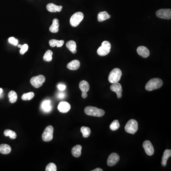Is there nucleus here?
I'll list each match as a JSON object with an SVG mask.
<instances>
[{"label": "nucleus", "mask_w": 171, "mask_h": 171, "mask_svg": "<svg viewBox=\"0 0 171 171\" xmlns=\"http://www.w3.org/2000/svg\"><path fill=\"white\" fill-rule=\"evenodd\" d=\"M85 114L91 116L101 117L105 115V112L104 110L99 109L96 107L88 106L84 109Z\"/></svg>", "instance_id": "nucleus-1"}, {"label": "nucleus", "mask_w": 171, "mask_h": 171, "mask_svg": "<svg viewBox=\"0 0 171 171\" xmlns=\"http://www.w3.org/2000/svg\"><path fill=\"white\" fill-rule=\"evenodd\" d=\"M163 85V81L160 78H153L148 81L145 85V89L152 91L161 88Z\"/></svg>", "instance_id": "nucleus-2"}, {"label": "nucleus", "mask_w": 171, "mask_h": 171, "mask_svg": "<svg viewBox=\"0 0 171 171\" xmlns=\"http://www.w3.org/2000/svg\"><path fill=\"white\" fill-rule=\"evenodd\" d=\"M122 71L119 68H114L110 73L108 76V81L112 84L119 82L122 76Z\"/></svg>", "instance_id": "nucleus-3"}, {"label": "nucleus", "mask_w": 171, "mask_h": 171, "mask_svg": "<svg viewBox=\"0 0 171 171\" xmlns=\"http://www.w3.org/2000/svg\"><path fill=\"white\" fill-rule=\"evenodd\" d=\"M111 45L108 41H104L102 43L101 45L97 50L98 55L101 56H105L107 55L111 50Z\"/></svg>", "instance_id": "nucleus-4"}, {"label": "nucleus", "mask_w": 171, "mask_h": 171, "mask_svg": "<svg viewBox=\"0 0 171 171\" xmlns=\"http://www.w3.org/2000/svg\"><path fill=\"white\" fill-rule=\"evenodd\" d=\"M125 129L127 133L134 134L138 130V123L135 119H130L126 124Z\"/></svg>", "instance_id": "nucleus-5"}, {"label": "nucleus", "mask_w": 171, "mask_h": 171, "mask_svg": "<svg viewBox=\"0 0 171 171\" xmlns=\"http://www.w3.org/2000/svg\"><path fill=\"white\" fill-rule=\"evenodd\" d=\"M84 19V14L81 12H77L72 15L70 19V24L73 27H76L80 24Z\"/></svg>", "instance_id": "nucleus-6"}, {"label": "nucleus", "mask_w": 171, "mask_h": 171, "mask_svg": "<svg viewBox=\"0 0 171 171\" xmlns=\"http://www.w3.org/2000/svg\"><path fill=\"white\" fill-rule=\"evenodd\" d=\"M45 81V77L43 75L35 76L30 79V84L34 88L38 89L41 87Z\"/></svg>", "instance_id": "nucleus-7"}, {"label": "nucleus", "mask_w": 171, "mask_h": 171, "mask_svg": "<svg viewBox=\"0 0 171 171\" xmlns=\"http://www.w3.org/2000/svg\"><path fill=\"white\" fill-rule=\"evenodd\" d=\"M54 128L51 126H49L46 127L44 132L42 135V139L44 142L51 141L53 137Z\"/></svg>", "instance_id": "nucleus-8"}, {"label": "nucleus", "mask_w": 171, "mask_h": 171, "mask_svg": "<svg viewBox=\"0 0 171 171\" xmlns=\"http://www.w3.org/2000/svg\"><path fill=\"white\" fill-rule=\"evenodd\" d=\"M156 16L163 19L170 20L171 19V10L170 9H162L156 12Z\"/></svg>", "instance_id": "nucleus-9"}, {"label": "nucleus", "mask_w": 171, "mask_h": 171, "mask_svg": "<svg viewBox=\"0 0 171 171\" xmlns=\"http://www.w3.org/2000/svg\"><path fill=\"white\" fill-rule=\"evenodd\" d=\"M120 159L118 153H112L109 156H108L107 164L109 166H115L118 162Z\"/></svg>", "instance_id": "nucleus-10"}, {"label": "nucleus", "mask_w": 171, "mask_h": 171, "mask_svg": "<svg viewBox=\"0 0 171 171\" xmlns=\"http://www.w3.org/2000/svg\"><path fill=\"white\" fill-rule=\"evenodd\" d=\"M143 147H144L145 153L148 155H152L154 153V148L152 143L146 140L143 144Z\"/></svg>", "instance_id": "nucleus-11"}, {"label": "nucleus", "mask_w": 171, "mask_h": 171, "mask_svg": "<svg viewBox=\"0 0 171 171\" xmlns=\"http://www.w3.org/2000/svg\"><path fill=\"white\" fill-rule=\"evenodd\" d=\"M110 89L111 91L116 93L118 99H120L121 97H122V86L118 82L112 84V85L110 86Z\"/></svg>", "instance_id": "nucleus-12"}, {"label": "nucleus", "mask_w": 171, "mask_h": 171, "mask_svg": "<svg viewBox=\"0 0 171 171\" xmlns=\"http://www.w3.org/2000/svg\"><path fill=\"white\" fill-rule=\"evenodd\" d=\"M70 105L68 102L63 101L59 103L57 107V109L60 112L66 113L70 111Z\"/></svg>", "instance_id": "nucleus-13"}, {"label": "nucleus", "mask_w": 171, "mask_h": 171, "mask_svg": "<svg viewBox=\"0 0 171 171\" xmlns=\"http://www.w3.org/2000/svg\"><path fill=\"white\" fill-rule=\"evenodd\" d=\"M137 52L140 56L144 58H147L150 55L149 49L147 47L143 46L138 47L137 49Z\"/></svg>", "instance_id": "nucleus-14"}, {"label": "nucleus", "mask_w": 171, "mask_h": 171, "mask_svg": "<svg viewBox=\"0 0 171 171\" xmlns=\"http://www.w3.org/2000/svg\"><path fill=\"white\" fill-rule=\"evenodd\" d=\"M46 8L47 10L49 12H60L62 9V6L56 5L52 3H49L47 5Z\"/></svg>", "instance_id": "nucleus-15"}, {"label": "nucleus", "mask_w": 171, "mask_h": 171, "mask_svg": "<svg viewBox=\"0 0 171 171\" xmlns=\"http://www.w3.org/2000/svg\"><path fill=\"white\" fill-rule=\"evenodd\" d=\"M80 66V62L78 60L75 59L69 62L68 64L67 67L69 70H78Z\"/></svg>", "instance_id": "nucleus-16"}, {"label": "nucleus", "mask_w": 171, "mask_h": 171, "mask_svg": "<svg viewBox=\"0 0 171 171\" xmlns=\"http://www.w3.org/2000/svg\"><path fill=\"white\" fill-rule=\"evenodd\" d=\"M66 47L72 53L76 54L77 53V44L74 41L71 40L68 41L66 43Z\"/></svg>", "instance_id": "nucleus-17"}, {"label": "nucleus", "mask_w": 171, "mask_h": 171, "mask_svg": "<svg viewBox=\"0 0 171 171\" xmlns=\"http://www.w3.org/2000/svg\"><path fill=\"white\" fill-rule=\"evenodd\" d=\"M49 31L52 33H57L59 30V21L57 19H54L52 24L49 27Z\"/></svg>", "instance_id": "nucleus-18"}, {"label": "nucleus", "mask_w": 171, "mask_h": 171, "mask_svg": "<svg viewBox=\"0 0 171 171\" xmlns=\"http://www.w3.org/2000/svg\"><path fill=\"white\" fill-rule=\"evenodd\" d=\"M171 156V150L169 149H166L164 151L163 155V157L162 159V165L163 166H166L167 164V161L169 158Z\"/></svg>", "instance_id": "nucleus-19"}, {"label": "nucleus", "mask_w": 171, "mask_h": 171, "mask_svg": "<svg viewBox=\"0 0 171 171\" xmlns=\"http://www.w3.org/2000/svg\"><path fill=\"white\" fill-rule=\"evenodd\" d=\"M82 147L80 145H75L73 147L71 150L72 154L75 157H79L81 155Z\"/></svg>", "instance_id": "nucleus-20"}, {"label": "nucleus", "mask_w": 171, "mask_h": 171, "mask_svg": "<svg viewBox=\"0 0 171 171\" xmlns=\"http://www.w3.org/2000/svg\"><path fill=\"white\" fill-rule=\"evenodd\" d=\"M111 16L107 11H101L97 15V20L99 22H102L103 21L109 19Z\"/></svg>", "instance_id": "nucleus-21"}, {"label": "nucleus", "mask_w": 171, "mask_h": 171, "mask_svg": "<svg viewBox=\"0 0 171 171\" xmlns=\"http://www.w3.org/2000/svg\"><path fill=\"white\" fill-rule=\"evenodd\" d=\"M79 88L82 91V93H87V92L89 90L90 86L87 81L82 80L80 83Z\"/></svg>", "instance_id": "nucleus-22"}, {"label": "nucleus", "mask_w": 171, "mask_h": 171, "mask_svg": "<svg viewBox=\"0 0 171 171\" xmlns=\"http://www.w3.org/2000/svg\"><path fill=\"white\" fill-rule=\"evenodd\" d=\"M11 148L10 145L7 144L0 145V153L3 155H7L11 152Z\"/></svg>", "instance_id": "nucleus-23"}, {"label": "nucleus", "mask_w": 171, "mask_h": 171, "mask_svg": "<svg viewBox=\"0 0 171 171\" xmlns=\"http://www.w3.org/2000/svg\"><path fill=\"white\" fill-rule=\"evenodd\" d=\"M64 43V41L63 40H57L52 39L49 41V44L51 47L57 46V47H62Z\"/></svg>", "instance_id": "nucleus-24"}, {"label": "nucleus", "mask_w": 171, "mask_h": 171, "mask_svg": "<svg viewBox=\"0 0 171 171\" xmlns=\"http://www.w3.org/2000/svg\"><path fill=\"white\" fill-rule=\"evenodd\" d=\"M42 107L44 111L45 112H49L51 109V102L50 100H45L42 104Z\"/></svg>", "instance_id": "nucleus-25"}, {"label": "nucleus", "mask_w": 171, "mask_h": 171, "mask_svg": "<svg viewBox=\"0 0 171 171\" xmlns=\"http://www.w3.org/2000/svg\"><path fill=\"white\" fill-rule=\"evenodd\" d=\"M81 132L82 133L84 138H87L91 135V129L87 126H82L80 129Z\"/></svg>", "instance_id": "nucleus-26"}, {"label": "nucleus", "mask_w": 171, "mask_h": 171, "mask_svg": "<svg viewBox=\"0 0 171 171\" xmlns=\"http://www.w3.org/2000/svg\"><path fill=\"white\" fill-rule=\"evenodd\" d=\"M4 136L5 137H9L10 139H14L16 138V133L15 132L10 129H6L4 131Z\"/></svg>", "instance_id": "nucleus-27"}, {"label": "nucleus", "mask_w": 171, "mask_h": 171, "mask_svg": "<svg viewBox=\"0 0 171 171\" xmlns=\"http://www.w3.org/2000/svg\"><path fill=\"white\" fill-rule=\"evenodd\" d=\"M8 97L9 101L11 103H14L17 100V94L15 91H12L9 93Z\"/></svg>", "instance_id": "nucleus-28"}, {"label": "nucleus", "mask_w": 171, "mask_h": 171, "mask_svg": "<svg viewBox=\"0 0 171 171\" xmlns=\"http://www.w3.org/2000/svg\"><path fill=\"white\" fill-rule=\"evenodd\" d=\"M52 55H53V52L51 50H48L45 52L44 56L43 57V60L45 62H51L52 59Z\"/></svg>", "instance_id": "nucleus-29"}, {"label": "nucleus", "mask_w": 171, "mask_h": 171, "mask_svg": "<svg viewBox=\"0 0 171 171\" xmlns=\"http://www.w3.org/2000/svg\"><path fill=\"white\" fill-rule=\"evenodd\" d=\"M34 97V93L33 92H30L22 95V99L23 100H32Z\"/></svg>", "instance_id": "nucleus-30"}, {"label": "nucleus", "mask_w": 171, "mask_h": 171, "mask_svg": "<svg viewBox=\"0 0 171 171\" xmlns=\"http://www.w3.org/2000/svg\"><path fill=\"white\" fill-rule=\"evenodd\" d=\"M120 127L119 121L118 120H115L113 121L110 125V128L112 131H116Z\"/></svg>", "instance_id": "nucleus-31"}, {"label": "nucleus", "mask_w": 171, "mask_h": 171, "mask_svg": "<svg viewBox=\"0 0 171 171\" xmlns=\"http://www.w3.org/2000/svg\"><path fill=\"white\" fill-rule=\"evenodd\" d=\"M18 47L21 48V50L20 51V53L22 55H23L28 51V48H29V46L27 44H24L23 45H18Z\"/></svg>", "instance_id": "nucleus-32"}, {"label": "nucleus", "mask_w": 171, "mask_h": 171, "mask_svg": "<svg viewBox=\"0 0 171 171\" xmlns=\"http://www.w3.org/2000/svg\"><path fill=\"white\" fill-rule=\"evenodd\" d=\"M45 170L46 171H56V166L54 163H49L47 166Z\"/></svg>", "instance_id": "nucleus-33"}, {"label": "nucleus", "mask_w": 171, "mask_h": 171, "mask_svg": "<svg viewBox=\"0 0 171 171\" xmlns=\"http://www.w3.org/2000/svg\"><path fill=\"white\" fill-rule=\"evenodd\" d=\"M8 41L11 44L14 46H17L18 44V40L14 37H10L8 39Z\"/></svg>", "instance_id": "nucleus-34"}, {"label": "nucleus", "mask_w": 171, "mask_h": 171, "mask_svg": "<svg viewBox=\"0 0 171 171\" xmlns=\"http://www.w3.org/2000/svg\"><path fill=\"white\" fill-rule=\"evenodd\" d=\"M57 88L60 91H64L65 89H66V87L65 85L64 84H60L57 85Z\"/></svg>", "instance_id": "nucleus-35"}, {"label": "nucleus", "mask_w": 171, "mask_h": 171, "mask_svg": "<svg viewBox=\"0 0 171 171\" xmlns=\"http://www.w3.org/2000/svg\"><path fill=\"white\" fill-rule=\"evenodd\" d=\"M66 96V95L64 93H59L57 94V97L59 99H64Z\"/></svg>", "instance_id": "nucleus-36"}, {"label": "nucleus", "mask_w": 171, "mask_h": 171, "mask_svg": "<svg viewBox=\"0 0 171 171\" xmlns=\"http://www.w3.org/2000/svg\"><path fill=\"white\" fill-rule=\"evenodd\" d=\"M88 96V94L87 93H82V97L83 99H86Z\"/></svg>", "instance_id": "nucleus-37"}, {"label": "nucleus", "mask_w": 171, "mask_h": 171, "mask_svg": "<svg viewBox=\"0 0 171 171\" xmlns=\"http://www.w3.org/2000/svg\"><path fill=\"white\" fill-rule=\"evenodd\" d=\"M103 170L101 168H97L95 169L94 170H92V171H103Z\"/></svg>", "instance_id": "nucleus-38"}, {"label": "nucleus", "mask_w": 171, "mask_h": 171, "mask_svg": "<svg viewBox=\"0 0 171 171\" xmlns=\"http://www.w3.org/2000/svg\"><path fill=\"white\" fill-rule=\"evenodd\" d=\"M3 90L1 88H0V95L3 93Z\"/></svg>", "instance_id": "nucleus-39"}]
</instances>
